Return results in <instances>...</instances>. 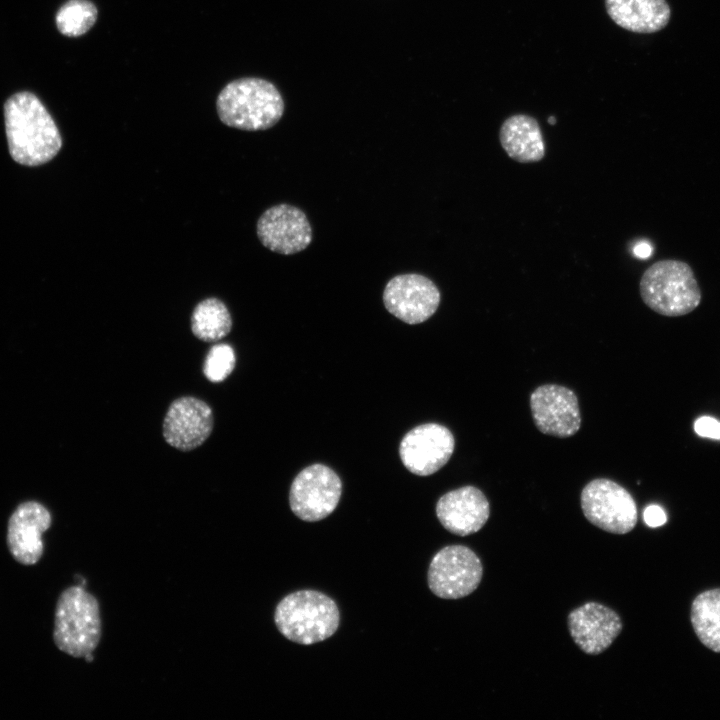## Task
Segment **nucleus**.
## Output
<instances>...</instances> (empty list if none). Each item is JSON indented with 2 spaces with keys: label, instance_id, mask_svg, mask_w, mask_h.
<instances>
[{
  "label": "nucleus",
  "instance_id": "nucleus-1",
  "mask_svg": "<svg viewBox=\"0 0 720 720\" xmlns=\"http://www.w3.org/2000/svg\"><path fill=\"white\" fill-rule=\"evenodd\" d=\"M8 147L14 161L38 166L52 160L62 146L60 132L42 102L30 92L11 96L4 105Z\"/></svg>",
  "mask_w": 720,
  "mask_h": 720
},
{
  "label": "nucleus",
  "instance_id": "nucleus-2",
  "mask_svg": "<svg viewBox=\"0 0 720 720\" xmlns=\"http://www.w3.org/2000/svg\"><path fill=\"white\" fill-rule=\"evenodd\" d=\"M216 107L225 125L258 131L268 129L280 120L284 101L272 83L260 78H242L222 89Z\"/></svg>",
  "mask_w": 720,
  "mask_h": 720
},
{
  "label": "nucleus",
  "instance_id": "nucleus-3",
  "mask_svg": "<svg viewBox=\"0 0 720 720\" xmlns=\"http://www.w3.org/2000/svg\"><path fill=\"white\" fill-rule=\"evenodd\" d=\"M278 631L288 640L312 645L331 637L339 627L335 601L322 592L299 590L282 598L274 612Z\"/></svg>",
  "mask_w": 720,
  "mask_h": 720
},
{
  "label": "nucleus",
  "instance_id": "nucleus-4",
  "mask_svg": "<svg viewBox=\"0 0 720 720\" xmlns=\"http://www.w3.org/2000/svg\"><path fill=\"white\" fill-rule=\"evenodd\" d=\"M639 292L646 306L668 317L691 313L702 298L691 266L675 259L660 260L648 267L641 276Z\"/></svg>",
  "mask_w": 720,
  "mask_h": 720
},
{
  "label": "nucleus",
  "instance_id": "nucleus-5",
  "mask_svg": "<svg viewBox=\"0 0 720 720\" xmlns=\"http://www.w3.org/2000/svg\"><path fill=\"white\" fill-rule=\"evenodd\" d=\"M100 639L101 617L97 599L80 585L68 587L56 602L54 644L60 651L80 658L93 652Z\"/></svg>",
  "mask_w": 720,
  "mask_h": 720
},
{
  "label": "nucleus",
  "instance_id": "nucleus-6",
  "mask_svg": "<svg viewBox=\"0 0 720 720\" xmlns=\"http://www.w3.org/2000/svg\"><path fill=\"white\" fill-rule=\"evenodd\" d=\"M581 509L586 519L603 531L626 534L638 520L632 495L620 484L607 478L587 483L581 491Z\"/></svg>",
  "mask_w": 720,
  "mask_h": 720
},
{
  "label": "nucleus",
  "instance_id": "nucleus-7",
  "mask_svg": "<svg viewBox=\"0 0 720 720\" xmlns=\"http://www.w3.org/2000/svg\"><path fill=\"white\" fill-rule=\"evenodd\" d=\"M483 576L480 558L469 547L448 545L432 558L427 582L431 592L442 599H460L474 592Z\"/></svg>",
  "mask_w": 720,
  "mask_h": 720
},
{
  "label": "nucleus",
  "instance_id": "nucleus-8",
  "mask_svg": "<svg viewBox=\"0 0 720 720\" xmlns=\"http://www.w3.org/2000/svg\"><path fill=\"white\" fill-rule=\"evenodd\" d=\"M342 482L330 467L313 464L303 469L293 480L289 491L292 512L306 522L320 521L337 507Z\"/></svg>",
  "mask_w": 720,
  "mask_h": 720
},
{
  "label": "nucleus",
  "instance_id": "nucleus-9",
  "mask_svg": "<svg viewBox=\"0 0 720 720\" xmlns=\"http://www.w3.org/2000/svg\"><path fill=\"white\" fill-rule=\"evenodd\" d=\"M440 301L441 294L436 284L417 273L392 277L383 291L387 311L410 325L428 320L438 309Z\"/></svg>",
  "mask_w": 720,
  "mask_h": 720
},
{
  "label": "nucleus",
  "instance_id": "nucleus-10",
  "mask_svg": "<svg viewBox=\"0 0 720 720\" xmlns=\"http://www.w3.org/2000/svg\"><path fill=\"white\" fill-rule=\"evenodd\" d=\"M530 409L536 428L545 435L568 438L581 427V413L575 392L558 384H544L530 395Z\"/></svg>",
  "mask_w": 720,
  "mask_h": 720
},
{
  "label": "nucleus",
  "instance_id": "nucleus-11",
  "mask_svg": "<svg viewBox=\"0 0 720 720\" xmlns=\"http://www.w3.org/2000/svg\"><path fill=\"white\" fill-rule=\"evenodd\" d=\"M455 448L452 432L438 423H426L408 431L402 438L399 454L408 471L428 476L440 470Z\"/></svg>",
  "mask_w": 720,
  "mask_h": 720
},
{
  "label": "nucleus",
  "instance_id": "nucleus-12",
  "mask_svg": "<svg viewBox=\"0 0 720 720\" xmlns=\"http://www.w3.org/2000/svg\"><path fill=\"white\" fill-rule=\"evenodd\" d=\"M256 230L263 246L282 255L299 253L312 241V228L306 214L286 203L264 211L257 221Z\"/></svg>",
  "mask_w": 720,
  "mask_h": 720
},
{
  "label": "nucleus",
  "instance_id": "nucleus-13",
  "mask_svg": "<svg viewBox=\"0 0 720 720\" xmlns=\"http://www.w3.org/2000/svg\"><path fill=\"white\" fill-rule=\"evenodd\" d=\"M214 426L210 406L195 397H181L168 408L163 421V436L172 447L190 451L202 445Z\"/></svg>",
  "mask_w": 720,
  "mask_h": 720
},
{
  "label": "nucleus",
  "instance_id": "nucleus-14",
  "mask_svg": "<svg viewBox=\"0 0 720 720\" xmlns=\"http://www.w3.org/2000/svg\"><path fill=\"white\" fill-rule=\"evenodd\" d=\"M52 523L49 510L36 501L21 503L7 524V547L11 556L25 566L35 565L42 557V535Z\"/></svg>",
  "mask_w": 720,
  "mask_h": 720
},
{
  "label": "nucleus",
  "instance_id": "nucleus-15",
  "mask_svg": "<svg viewBox=\"0 0 720 720\" xmlns=\"http://www.w3.org/2000/svg\"><path fill=\"white\" fill-rule=\"evenodd\" d=\"M567 624L574 643L588 655L607 650L623 628L618 613L598 602H587L573 609Z\"/></svg>",
  "mask_w": 720,
  "mask_h": 720
},
{
  "label": "nucleus",
  "instance_id": "nucleus-16",
  "mask_svg": "<svg viewBox=\"0 0 720 720\" xmlns=\"http://www.w3.org/2000/svg\"><path fill=\"white\" fill-rule=\"evenodd\" d=\"M436 515L450 533L468 536L478 532L488 521L490 505L485 494L468 485L442 495L436 503Z\"/></svg>",
  "mask_w": 720,
  "mask_h": 720
},
{
  "label": "nucleus",
  "instance_id": "nucleus-17",
  "mask_svg": "<svg viewBox=\"0 0 720 720\" xmlns=\"http://www.w3.org/2000/svg\"><path fill=\"white\" fill-rule=\"evenodd\" d=\"M608 16L618 26L635 33H654L671 17L666 0H605Z\"/></svg>",
  "mask_w": 720,
  "mask_h": 720
},
{
  "label": "nucleus",
  "instance_id": "nucleus-18",
  "mask_svg": "<svg viewBox=\"0 0 720 720\" xmlns=\"http://www.w3.org/2000/svg\"><path fill=\"white\" fill-rule=\"evenodd\" d=\"M499 141L506 154L519 163H535L545 156V142L537 120L515 114L502 123Z\"/></svg>",
  "mask_w": 720,
  "mask_h": 720
},
{
  "label": "nucleus",
  "instance_id": "nucleus-19",
  "mask_svg": "<svg viewBox=\"0 0 720 720\" xmlns=\"http://www.w3.org/2000/svg\"><path fill=\"white\" fill-rule=\"evenodd\" d=\"M690 618L701 643L720 653V588L706 590L696 596Z\"/></svg>",
  "mask_w": 720,
  "mask_h": 720
},
{
  "label": "nucleus",
  "instance_id": "nucleus-20",
  "mask_svg": "<svg viewBox=\"0 0 720 720\" xmlns=\"http://www.w3.org/2000/svg\"><path fill=\"white\" fill-rule=\"evenodd\" d=\"M232 328V318L226 305L215 297L199 302L191 316V330L200 340L216 342Z\"/></svg>",
  "mask_w": 720,
  "mask_h": 720
},
{
  "label": "nucleus",
  "instance_id": "nucleus-21",
  "mask_svg": "<svg viewBox=\"0 0 720 720\" xmlns=\"http://www.w3.org/2000/svg\"><path fill=\"white\" fill-rule=\"evenodd\" d=\"M97 8L88 0H69L57 12L58 30L66 36L77 37L86 33L95 23Z\"/></svg>",
  "mask_w": 720,
  "mask_h": 720
},
{
  "label": "nucleus",
  "instance_id": "nucleus-22",
  "mask_svg": "<svg viewBox=\"0 0 720 720\" xmlns=\"http://www.w3.org/2000/svg\"><path fill=\"white\" fill-rule=\"evenodd\" d=\"M235 362V354L230 345L216 344L211 347L205 358L203 373L211 382H222L232 373Z\"/></svg>",
  "mask_w": 720,
  "mask_h": 720
},
{
  "label": "nucleus",
  "instance_id": "nucleus-23",
  "mask_svg": "<svg viewBox=\"0 0 720 720\" xmlns=\"http://www.w3.org/2000/svg\"><path fill=\"white\" fill-rule=\"evenodd\" d=\"M695 432L701 436L711 439H720V421L709 417L702 416L694 423Z\"/></svg>",
  "mask_w": 720,
  "mask_h": 720
},
{
  "label": "nucleus",
  "instance_id": "nucleus-24",
  "mask_svg": "<svg viewBox=\"0 0 720 720\" xmlns=\"http://www.w3.org/2000/svg\"><path fill=\"white\" fill-rule=\"evenodd\" d=\"M644 521L652 527H659L666 523L667 517L664 510L658 505H650L644 510Z\"/></svg>",
  "mask_w": 720,
  "mask_h": 720
},
{
  "label": "nucleus",
  "instance_id": "nucleus-25",
  "mask_svg": "<svg viewBox=\"0 0 720 720\" xmlns=\"http://www.w3.org/2000/svg\"><path fill=\"white\" fill-rule=\"evenodd\" d=\"M650 250H651V247L649 246L648 243L641 242L635 247L634 253L638 257L645 258L650 255Z\"/></svg>",
  "mask_w": 720,
  "mask_h": 720
},
{
  "label": "nucleus",
  "instance_id": "nucleus-26",
  "mask_svg": "<svg viewBox=\"0 0 720 720\" xmlns=\"http://www.w3.org/2000/svg\"><path fill=\"white\" fill-rule=\"evenodd\" d=\"M83 658H84L87 662H92V661L94 660V656H93L92 652L86 654Z\"/></svg>",
  "mask_w": 720,
  "mask_h": 720
},
{
  "label": "nucleus",
  "instance_id": "nucleus-27",
  "mask_svg": "<svg viewBox=\"0 0 720 720\" xmlns=\"http://www.w3.org/2000/svg\"><path fill=\"white\" fill-rule=\"evenodd\" d=\"M547 121L550 125H554L556 123V118L554 116H549Z\"/></svg>",
  "mask_w": 720,
  "mask_h": 720
}]
</instances>
